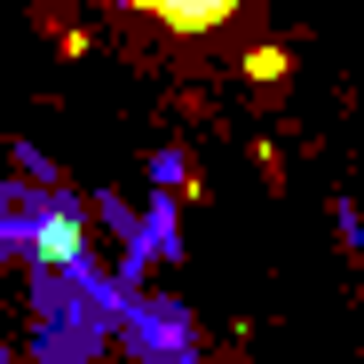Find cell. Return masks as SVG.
<instances>
[{"mask_svg": "<svg viewBox=\"0 0 364 364\" xmlns=\"http://www.w3.org/2000/svg\"><path fill=\"white\" fill-rule=\"evenodd\" d=\"M127 9H143V16H159L166 32H214V24H230L246 0H127Z\"/></svg>", "mask_w": 364, "mask_h": 364, "instance_id": "cell-1", "label": "cell"}]
</instances>
